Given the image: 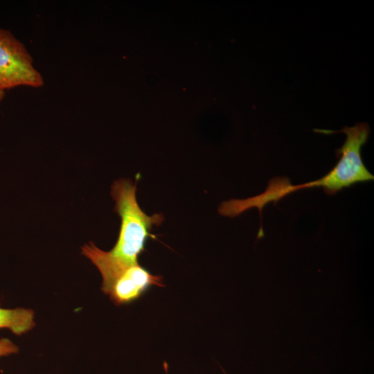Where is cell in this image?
Wrapping results in <instances>:
<instances>
[{"mask_svg":"<svg viewBox=\"0 0 374 374\" xmlns=\"http://www.w3.org/2000/svg\"><path fill=\"white\" fill-rule=\"evenodd\" d=\"M152 285L163 287L162 277L152 274L138 264L129 267L120 275L106 294L115 304L123 305L137 299Z\"/></svg>","mask_w":374,"mask_h":374,"instance_id":"cell-4","label":"cell"},{"mask_svg":"<svg viewBox=\"0 0 374 374\" xmlns=\"http://www.w3.org/2000/svg\"><path fill=\"white\" fill-rule=\"evenodd\" d=\"M43 84L42 75L34 66L25 46L10 31L0 28V87L6 90Z\"/></svg>","mask_w":374,"mask_h":374,"instance_id":"cell-3","label":"cell"},{"mask_svg":"<svg viewBox=\"0 0 374 374\" xmlns=\"http://www.w3.org/2000/svg\"><path fill=\"white\" fill-rule=\"evenodd\" d=\"M136 185L130 179L115 181L111 195L115 201L114 211L121 219L117 241L114 247L103 251L91 242L81 248V253L91 260L100 271L102 291L106 294L114 281L129 267L138 265L139 255L144 251L146 240L155 235L153 226L164 220L162 214L148 215L139 206Z\"/></svg>","mask_w":374,"mask_h":374,"instance_id":"cell-1","label":"cell"},{"mask_svg":"<svg viewBox=\"0 0 374 374\" xmlns=\"http://www.w3.org/2000/svg\"><path fill=\"white\" fill-rule=\"evenodd\" d=\"M19 352V347L10 339H0V358L16 354Z\"/></svg>","mask_w":374,"mask_h":374,"instance_id":"cell-6","label":"cell"},{"mask_svg":"<svg viewBox=\"0 0 374 374\" xmlns=\"http://www.w3.org/2000/svg\"><path fill=\"white\" fill-rule=\"evenodd\" d=\"M344 133L346 141L335 150L338 161L323 177L307 182L308 188L322 187L323 191L334 195L343 188L361 182L371 181L374 176L365 166L361 154L362 147L366 143L370 127L366 123H359L353 127L345 126L339 131L328 130L327 134Z\"/></svg>","mask_w":374,"mask_h":374,"instance_id":"cell-2","label":"cell"},{"mask_svg":"<svg viewBox=\"0 0 374 374\" xmlns=\"http://www.w3.org/2000/svg\"><path fill=\"white\" fill-rule=\"evenodd\" d=\"M35 326V312L33 310L0 307V329L6 328L16 335H21L31 330Z\"/></svg>","mask_w":374,"mask_h":374,"instance_id":"cell-5","label":"cell"},{"mask_svg":"<svg viewBox=\"0 0 374 374\" xmlns=\"http://www.w3.org/2000/svg\"><path fill=\"white\" fill-rule=\"evenodd\" d=\"M4 96H5V90H3L1 87H0V104L1 103V101L3 100V98H4Z\"/></svg>","mask_w":374,"mask_h":374,"instance_id":"cell-7","label":"cell"}]
</instances>
